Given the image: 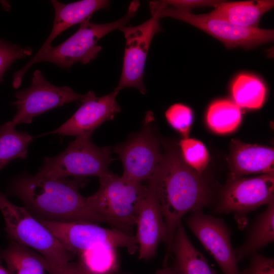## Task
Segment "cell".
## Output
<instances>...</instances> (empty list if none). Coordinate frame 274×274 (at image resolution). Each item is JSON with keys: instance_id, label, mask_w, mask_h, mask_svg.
<instances>
[{"instance_id": "obj_1", "label": "cell", "mask_w": 274, "mask_h": 274, "mask_svg": "<svg viewBox=\"0 0 274 274\" xmlns=\"http://www.w3.org/2000/svg\"><path fill=\"white\" fill-rule=\"evenodd\" d=\"M161 162L150 179L152 181L166 226L164 263L171 255L178 226L187 213L202 209L212 200V190L207 179L188 166L179 150L163 143Z\"/></svg>"}, {"instance_id": "obj_2", "label": "cell", "mask_w": 274, "mask_h": 274, "mask_svg": "<svg viewBox=\"0 0 274 274\" xmlns=\"http://www.w3.org/2000/svg\"><path fill=\"white\" fill-rule=\"evenodd\" d=\"M81 182V178L53 180L23 174L13 180L8 193L20 199L37 219L109 224L80 194Z\"/></svg>"}, {"instance_id": "obj_3", "label": "cell", "mask_w": 274, "mask_h": 274, "mask_svg": "<svg viewBox=\"0 0 274 274\" xmlns=\"http://www.w3.org/2000/svg\"><path fill=\"white\" fill-rule=\"evenodd\" d=\"M140 6L138 1L131 2L126 14L119 20L111 23L98 24L90 22L89 18L80 24L78 30L57 46L51 45L39 50L35 56L23 68L14 73L13 86L18 88L27 70L34 63L46 61L62 68H69L74 63L83 64L95 58L101 50L98 41L108 33L126 26L136 14Z\"/></svg>"}, {"instance_id": "obj_4", "label": "cell", "mask_w": 274, "mask_h": 274, "mask_svg": "<svg viewBox=\"0 0 274 274\" xmlns=\"http://www.w3.org/2000/svg\"><path fill=\"white\" fill-rule=\"evenodd\" d=\"M99 187L87 197L90 207L111 226L129 234L135 226L147 184L137 183L110 172L98 178Z\"/></svg>"}, {"instance_id": "obj_5", "label": "cell", "mask_w": 274, "mask_h": 274, "mask_svg": "<svg viewBox=\"0 0 274 274\" xmlns=\"http://www.w3.org/2000/svg\"><path fill=\"white\" fill-rule=\"evenodd\" d=\"M0 211L11 241L33 248L53 265H64L73 258L74 254L66 250L26 208L14 204L1 191Z\"/></svg>"}, {"instance_id": "obj_6", "label": "cell", "mask_w": 274, "mask_h": 274, "mask_svg": "<svg viewBox=\"0 0 274 274\" xmlns=\"http://www.w3.org/2000/svg\"><path fill=\"white\" fill-rule=\"evenodd\" d=\"M110 146L98 147L93 143L91 135L77 136L61 153L45 157L37 176L53 180L72 176L98 178L111 172L108 168L113 160Z\"/></svg>"}, {"instance_id": "obj_7", "label": "cell", "mask_w": 274, "mask_h": 274, "mask_svg": "<svg viewBox=\"0 0 274 274\" xmlns=\"http://www.w3.org/2000/svg\"><path fill=\"white\" fill-rule=\"evenodd\" d=\"M151 14L159 18L170 17L189 23L222 42L227 49H249L272 41V29L247 28L234 25L211 16L209 14H194L165 5L162 2L149 3Z\"/></svg>"}, {"instance_id": "obj_8", "label": "cell", "mask_w": 274, "mask_h": 274, "mask_svg": "<svg viewBox=\"0 0 274 274\" xmlns=\"http://www.w3.org/2000/svg\"><path fill=\"white\" fill-rule=\"evenodd\" d=\"M274 199V174L252 178H229L221 189L213 210L216 214L233 213L240 229L247 222V215Z\"/></svg>"}, {"instance_id": "obj_9", "label": "cell", "mask_w": 274, "mask_h": 274, "mask_svg": "<svg viewBox=\"0 0 274 274\" xmlns=\"http://www.w3.org/2000/svg\"><path fill=\"white\" fill-rule=\"evenodd\" d=\"M72 254L80 253L92 247L107 244L126 248L133 253L138 248L135 235L117 228L108 229L86 222H60L38 219Z\"/></svg>"}, {"instance_id": "obj_10", "label": "cell", "mask_w": 274, "mask_h": 274, "mask_svg": "<svg viewBox=\"0 0 274 274\" xmlns=\"http://www.w3.org/2000/svg\"><path fill=\"white\" fill-rule=\"evenodd\" d=\"M94 91L85 94L75 92L70 87L55 86L47 81L41 72L36 70L33 74L30 86L16 92V113L12 120L14 125L30 124L33 118L45 112L73 101L85 102L95 97Z\"/></svg>"}, {"instance_id": "obj_11", "label": "cell", "mask_w": 274, "mask_h": 274, "mask_svg": "<svg viewBox=\"0 0 274 274\" xmlns=\"http://www.w3.org/2000/svg\"><path fill=\"white\" fill-rule=\"evenodd\" d=\"M153 121L151 116L146 118L140 131L114 148L122 164L123 178L140 183L147 182L161 162L163 153Z\"/></svg>"}, {"instance_id": "obj_12", "label": "cell", "mask_w": 274, "mask_h": 274, "mask_svg": "<svg viewBox=\"0 0 274 274\" xmlns=\"http://www.w3.org/2000/svg\"><path fill=\"white\" fill-rule=\"evenodd\" d=\"M137 26H124L119 29L124 33L125 45L117 92L127 87L134 88L143 94L146 92L143 75L148 52L155 35L161 30L159 18L155 14Z\"/></svg>"}, {"instance_id": "obj_13", "label": "cell", "mask_w": 274, "mask_h": 274, "mask_svg": "<svg viewBox=\"0 0 274 274\" xmlns=\"http://www.w3.org/2000/svg\"><path fill=\"white\" fill-rule=\"evenodd\" d=\"M186 223L224 274H240L230 231L222 219L207 215L200 209L191 212L186 218Z\"/></svg>"}, {"instance_id": "obj_14", "label": "cell", "mask_w": 274, "mask_h": 274, "mask_svg": "<svg viewBox=\"0 0 274 274\" xmlns=\"http://www.w3.org/2000/svg\"><path fill=\"white\" fill-rule=\"evenodd\" d=\"M147 190L141 203L136 219L135 235L139 249V259L152 258L159 244L165 242L166 226L154 184L147 181Z\"/></svg>"}, {"instance_id": "obj_15", "label": "cell", "mask_w": 274, "mask_h": 274, "mask_svg": "<svg viewBox=\"0 0 274 274\" xmlns=\"http://www.w3.org/2000/svg\"><path fill=\"white\" fill-rule=\"evenodd\" d=\"M118 92L94 97L82 103L73 116L50 133L78 136L91 135L104 122L112 120L121 111L116 100Z\"/></svg>"}, {"instance_id": "obj_16", "label": "cell", "mask_w": 274, "mask_h": 274, "mask_svg": "<svg viewBox=\"0 0 274 274\" xmlns=\"http://www.w3.org/2000/svg\"><path fill=\"white\" fill-rule=\"evenodd\" d=\"M228 164L229 178L274 174V150L270 147L249 144L232 140Z\"/></svg>"}, {"instance_id": "obj_17", "label": "cell", "mask_w": 274, "mask_h": 274, "mask_svg": "<svg viewBox=\"0 0 274 274\" xmlns=\"http://www.w3.org/2000/svg\"><path fill=\"white\" fill-rule=\"evenodd\" d=\"M55 15L52 31L39 50L51 45L52 41L68 27L81 23L96 11L108 8L110 1L106 0H82L67 4L51 0Z\"/></svg>"}, {"instance_id": "obj_18", "label": "cell", "mask_w": 274, "mask_h": 274, "mask_svg": "<svg viewBox=\"0 0 274 274\" xmlns=\"http://www.w3.org/2000/svg\"><path fill=\"white\" fill-rule=\"evenodd\" d=\"M272 0L234 2H221L209 15L234 25L247 28H258L261 16L273 7Z\"/></svg>"}, {"instance_id": "obj_19", "label": "cell", "mask_w": 274, "mask_h": 274, "mask_svg": "<svg viewBox=\"0 0 274 274\" xmlns=\"http://www.w3.org/2000/svg\"><path fill=\"white\" fill-rule=\"evenodd\" d=\"M171 253L176 274H215L207 260L192 245L180 223L174 238Z\"/></svg>"}, {"instance_id": "obj_20", "label": "cell", "mask_w": 274, "mask_h": 274, "mask_svg": "<svg viewBox=\"0 0 274 274\" xmlns=\"http://www.w3.org/2000/svg\"><path fill=\"white\" fill-rule=\"evenodd\" d=\"M252 222L244 243L234 251L237 262L251 256L274 240V199Z\"/></svg>"}, {"instance_id": "obj_21", "label": "cell", "mask_w": 274, "mask_h": 274, "mask_svg": "<svg viewBox=\"0 0 274 274\" xmlns=\"http://www.w3.org/2000/svg\"><path fill=\"white\" fill-rule=\"evenodd\" d=\"M1 259L12 274H46L41 255L13 241L7 248L0 250Z\"/></svg>"}, {"instance_id": "obj_22", "label": "cell", "mask_w": 274, "mask_h": 274, "mask_svg": "<svg viewBox=\"0 0 274 274\" xmlns=\"http://www.w3.org/2000/svg\"><path fill=\"white\" fill-rule=\"evenodd\" d=\"M15 127L12 121L0 126V171L12 160L27 157L32 138L24 131L16 130Z\"/></svg>"}, {"instance_id": "obj_23", "label": "cell", "mask_w": 274, "mask_h": 274, "mask_svg": "<svg viewBox=\"0 0 274 274\" xmlns=\"http://www.w3.org/2000/svg\"><path fill=\"white\" fill-rule=\"evenodd\" d=\"M242 119L240 108L233 101L220 99L209 106L206 115L209 127L218 134H226L234 131Z\"/></svg>"}, {"instance_id": "obj_24", "label": "cell", "mask_w": 274, "mask_h": 274, "mask_svg": "<svg viewBox=\"0 0 274 274\" xmlns=\"http://www.w3.org/2000/svg\"><path fill=\"white\" fill-rule=\"evenodd\" d=\"M231 93L234 102L239 108L257 109L263 104L266 88L257 77L241 74L232 84Z\"/></svg>"}, {"instance_id": "obj_25", "label": "cell", "mask_w": 274, "mask_h": 274, "mask_svg": "<svg viewBox=\"0 0 274 274\" xmlns=\"http://www.w3.org/2000/svg\"><path fill=\"white\" fill-rule=\"evenodd\" d=\"M79 256V265L89 274H111L117 267L115 248L107 244L95 246Z\"/></svg>"}, {"instance_id": "obj_26", "label": "cell", "mask_w": 274, "mask_h": 274, "mask_svg": "<svg viewBox=\"0 0 274 274\" xmlns=\"http://www.w3.org/2000/svg\"><path fill=\"white\" fill-rule=\"evenodd\" d=\"M183 161L201 175L207 167L210 156L207 148L200 141L189 137L182 139L178 144Z\"/></svg>"}, {"instance_id": "obj_27", "label": "cell", "mask_w": 274, "mask_h": 274, "mask_svg": "<svg viewBox=\"0 0 274 274\" xmlns=\"http://www.w3.org/2000/svg\"><path fill=\"white\" fill-rule=\"evenodd\" d=\"M168 124L180 134L183 138H188L193 121L192 110L182 104L171 105L165 112Z\"/></svg>"}, {"instance_id": "obj_28", "label": "cell", "mask_w": 274, "mask_h": 274, "mask_svg": "<svg viewBox=\"0 0 274 274\" xmlns=\"http://www.w3.org/2000/svg\"><path fill=\"white\" fill-rule=\"evenodd\" d=\"M31 54L32 49L29 47H21L0 39V82L3 81L6 72L15 61Z\"/></svg>"}, {"instance_id": "obj_29", "label": "cell", "mask_w": 274, "mask_h": 274, "mask_svg": "<svg viewBox=\"0 0 274 274\" xmlns=\"http://www.w3.org/2000/svg\"><path fill=\"white\" fill-rule=\"evenodd\" d=\"M248 266L240 274H274V260L258 253L252 255Z\"/></svg>"}, {"instance_id": "obj_30", "label": "cell", "mask_w": 274, "mask_h": 274, "mask_svg": "<svg viewBox=\"0 0 274 274\" xmlns=\"http://www.w3.org/2000/svg\"><path fill=\"white\" fill-rule=\"evenodd\" d=\"M166 6L190 12V10L193 8L214 6L215 7L221 1H204V0H168L162 1Z\"/></svg>"}, {"instance_id": "obj_31", "label": "cell", "mask_w": 274, "mask_h": 274, "mask_svg": "<svg viewBox=\"0 0 274 274\" xmlns=\"http://www.w3.org/2000/svg\"><path fill=\"white\" fill-rule=\"evenodd\" d=\"M41 261L49 274H89L83 269L77 263L70 262L62 266H55L49 263L42 256Z\"/></svg>"}, {"instance_id": "obj_32", "label": "cell", "mask_w": 274, "mask_h": 274, "mask_svg": "<svg viewBox=\"0 0 274 274\" xmlns=\"http://www.w3.org/2000/svg\"><path fill=\"white\" fill-rule=\"evenodd\" d=\"M155 274H176L173 265L167 266L160 269L158 270Z\"/></svg>"}, {"instance_id": "obj_33", "label": "cell", "mask_w": 274, "mask_h": 274, "mask_svg": "<svg viewBox=\"0 0 274 274\" xmlns=\"http://www.w3.org/2000/svg\"><path fill=\"white\" fill-rule=\"evenodd\" d=\"M0 274H12L8 268H6L1 264L0 260Z\"/></svg>"}]
</instances>
